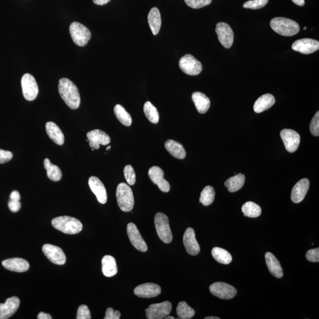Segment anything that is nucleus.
I'll return each instance as SVG.
<instances>
[{"instance_id":"f257e3e1","label":"nucleus","mask_w":319,"mask_h":319,"mask_svg":"<svg viewBox=\"0 0 319 319\" xmlns=\"http://www.w3.org/2000/svg\"><path fill=\"white\" fill-rule=\"evenodd\" d=\"M59 92L66 104L72 110L80 107V97L75 84L68 78H61L59 82Z\"/></svg>"},{"instance_id":"f03ea898","label":"nucleus","mask_w":319,"mask_h":319,"mask_svg":"<svg viewBox=\"0 0 319 319\" xmlns=\"http://www.w3.org/2000/svg\"><path fill=\"white\" fill-rule=\"evenodd\" d=\"M270 26L274 32L283 36H295L300 31L297 22L290 19L276 18L271 20Z\"/></svg>"},{"instance_id":"7ed1b4c3","label":"nucleus","mask_w":319,"mask_h":319,"mask_svg":"<svg viewBox=\"0 0 319 319\" xmlns=\"http://www.w3.org/2000/svg\"><path fill=\"white\" fill-rule=\"evenodd\" d=\"M52 224L58 230L69 235L80 233L83 228L79 220L68 216L55 218L52 220Z\"/></svg>"},{"instance_id":"20e7f679","label":"nucleus","mask_w":319,"mask_h":319,"mask_svg":"<svg viewBox=\"0 0 319 319\" xmlns=\"http://www.w3.org/2000/svg\"><path fill=\"white\" fill-rule=\"evenodd\" d=\"M117 202L121 211L128 212L132 211L134 199L132 190L125 183H121L117 186L116 192Z\"/></svg>"},{"instance_id":"39448f33","label":"nucleus","mask_w":319,"mask_h":319,"mask_svg":"<svg viewBox=\"0 0 319 319\" xmlns=\"http://www.w3.org/2000/svg\"><path fill=\"white\" fill-rule=\"evenodd\" d=\"M155 224L160 239L166 243L171 242L173 235L170 228L169 218L166 215L163 213H158L155 218Z\"/></svg>"},{"instance_id":"423d86ee","label":"nucleus","mask_w":319,"mask_h":319,"mask_svg":"<svg viewBox=\"0 0 319 319\" xmlns=\"http://www.w3.org/2000/svg\"><path fill=\"white\" fill-rule=\"evenodd\" d=\"M70 33L74 43L79 46H85L91 38L87 27L78 22H74L69 27Z\"/></svg>"},{"instance_id":"0eeeda50","label":"nucleus","mask_w":319,"mask_h":319,"mask_svg":"<svg viewBox=\"0 0 319 319\" xmlns=\"http://www.w3.org/2000/svg\"><path fill=\"white\" fill-rule=\"evenodd\" d=\"M179 67L184 74L196 76L202 71L201 63L194 56L190 54L184 55L179 61Z\"/></svg>"},{"instance_id":"6e6552de","label":"nucleus","mask_w":319,"mask_h":319,"mask_svg":"<svg viewBox=\"0 0 319 319\" xmlns=\"http://www.w3.org/2000/svg\"><path fill=\"white\" fill-rule=\"evenodd\" d=\"M21 83L24 99L29 101L35 100L39 94V87L35 78L29 74H24Z\"/></svg>"},{"instance_id":"1a4fd4ad","label":"nucleus","mask_w":319,"mask_h":319,"mask_svg":"<svg viewBox=\"0 0 319 319\" xmlns=\"http://www.w3.org/2000/svg\"><path fill=\"white\" fill-rule=\"evenodd\" d=\"M172 309V305L169 301L163 303L150 305L145 309L146 317L148 319H162L169 315Z\"/></svg>"},{"instance_id":"9d476101","label":"nucleus","mask_w":319,"mask_h":319,"mask_svg":"<svg viewBox=\"0 0 319 319\" xmlns=\"http://www.w3.org/2000/svg\"><path fill=\"white\" fill-rule=\"evenodd\" d=\"M209 290L213 295L226 300L233 299L237 293L236 288L222 282H215L210 285Z\"/></svg>"},{"instance_id":"9b49d317","label":"nucleus","mask_w":319,"mask_h":319,"mask_svg":"<svg viewBox=\"0 0 319 319\" xmlns=\"http://www.w3.org/2000/svg\"><path fill=\"white\" fill-rule=\"evenodd\" d=\"M215 31L221 44L226 49L230 48L234 42V32L230 26L223 22H219L217 24Z\"/></svg>"},{"instance_id":"f8f14e48","label":"nucleus","mask_w":319,"mask_h":319,"mask_svg":"<svg viewBox=\"0 0 319 319\" xmlns=\"http://www.w3.org/2000/svg\"><path fill=\"white\" fill-rule=\"evenodd\" d=\"M280 137L285 149L289 153L295 152L300 142V136L295 130L284 129L281 131Z\"/></svg>"},{"instance_id":"ddd939ff","label":"nucleus","mask_w":319,"mask_h":319,"mask_svg":"<svg viewBox=\"0 0 319 319\" xmlns=\"http://www.w3.org/2000/svg\"><path fill=\"white\" fill-rule=\"evenodd\" d=\"M43 253L53 264L63 265L66 262V256L61 249L57 246L45 244L42 248Z\"/></svg>"},{"instance_id":"4468645a","label":"nucleus","mask_w":319,"mask_h":319,"mask_svg":"<svg viewBox=\"0 0 319 319\" xmlns=\"http://www.w3.org/2000/svg\"><path fill=\"white\" fill-rule=\"evenodd\" d=\"M292 49L302 54L309 55L319 49V42L312 39H302L296 40L292 44Z\"/></svg>"},{"instance_id":"2eb2a0df","label":"nucleus","mask_w":319,"mask_h":319,"mask_svg":"<svg viewBox=\"0 0 319 319\" xmlns=\"http://www.w3.org/2000/svg\"><path fill=\"white\" fill-rule=\"evenodd\" d=\"M127 234L130 242L137 250L141 252L147 251L146 243L142 239L140 233L136 225L133 223H128L127 225Z\"/></svg>"},{"instance_id":"dca6fc26","label":"nucleus","mask_w":319,"mask_h":319,"mask_svg":"<svg viewBox=\"0 0 319 319\" xmlns=\"http://www.w3.org/2000/svg\"><path fill=\"white\" fill-rule=\"evenodd\" d=\"M148 176L151 180L157 185L161 191L167 193L170 190L169 183L164 178V172L160 167L153 166L148 171Z\"/></svg>"},{"instance_id":"f3484780","label":"nucleus","mask_w":319,"mask_h":319,"mask_svg":"<svg viewBox=\"0 0 319 319\" xmlns=\"http://www.w3.org/2000/svg\"><path fill=\"white\" fill-rule=\"evenodd\" d=\"M161 292V287L152 282L140 285L134 290V294L141 298H155L160 295Z\"/></svg>"},{"instance_id":"a211bd4d","label":"nucleus","mask_w":319,"mask_h":319,"mask_svg":"<svg viewBox=\"0 0 319 319\" xmlns=\"http://www.w3.org/2000/svg\"><path fill=\"white\" fill-rule=\"evenodd\" d=\"M183 243L187 253L191 256H197L200 253V246L196 239L194 229L188 228L184 232Z\"/></svg>"},{"instance_id":"6ab92c4d","label":"nucleus","mask_w":319,"mask_h":319,"mask_svg":"<svg viewBox=\"0 0 319 319\" xmlns=\"http://www.w3.org/2000/svg\"><path fill=\"white\" fill-rule=\"evenodd\" d=\"M89 146L99 149L100 145H106L110 143L111 139L107 134L102 130H94L87 133Z\"/></svg>"},{"instance_id":"aec40b11","label":"nucleus","mask_w":319,"mask_h":319,"mask_svg":"<svg viewBox=\"0 0 319 319\" xmlns=\"http://www.w3.org/2000/svg\"><path fill=\"white\" fill-rule=\"evenodd\" d=\"M88 184L92 192L94 193L97 200L101 204H105L107 201V194L104 185L100 179L92 176L89 179Z\"/></svg>"},{"instance_id":"412c9836","label":"nucleus","mask_w":319,"mask_h":319,"mask_svg":"<svg viewBox=\"0 0 319 319\" xmlns=\"http://www.w3.org/2000/svg\"><path fill=\"white\" fill-rule=\"evenodd\" d=\"M309 180L307 179H302L293 187L291 198L295 203H300L303 201L309 190Z\"/></svg>"},{"instance_id":"4be33fe9","label":"nucleus","mask_w":319,"mask_h":319,"mask_svg":"<svg viewBox=\"0 0 319 319\" xmlns=\"http://www.w3.org/2000/svg\"><path fill=\"white\" fill-rule=\"evenodd\" d=\"M19 299L12 297L7 299L5 303L0 304V319H7L12 316L19 309Z\"/></svg>"},{"instance_id":"5701e85b","label":"nucleus","mask_w":319,"mask_h":319,"mask_svg":"<svg viewBox=\"0 0 319 319\" xmlns=\"http://www.w3.org/2000/svg\"><path fill=\"white\" fill-rule=\"evenodd\" d=\"M2 264L7 270L18 273H23L29 269L30 265L23 259L14 258L5 259Z\"/></svg>"},{"instance_id":"b1692460","label":"nucleus","mask_w":319,"mask_h":319,"mask_svg":"<svg viewBox=\"0 0 319 319\" xmlns=\"http://www.w3.org/2000/svg\"><path fill=\"white\" fill-rule=\"evenodd\" d=\"M266 264L270 273L276 278L280 279L283 276V270L280 263L274 255L267 252L265 255Z\"/></svg>"},{"instance_id":"393cba45","label":"nucleus","mask_w":319,"mask_h":319,"mask_svg":"<svg viewBox=\"0 0 319 319\" xmlns=\"http://www.w3.org/2000/svg\"><path fill=\"white\" fill-rule=\"evenodd\" d=\"M276 100L273 95L267 94L262 95L255 102L254 110L256 113H261L269 110L275 103Z\"/></svg>"},{"instance_id":"a878e982","label":"nucleus","mask_w":319,"mask_h":319,"mask_svg":"<svg viewBox=\"0 0 319 319\" xmlns=\"http://www.w3.org/2000/svg\"><path fill=\"white\" fill-rule=\"evenodd\" d=\"M46 130L47 135L56 144L63 145L65 142V137L60 128L55 123L50 121L46 123Z\"/></svg>"},{"instance_id":"bb28decb","label":"nucleus","mask_w":319,"mask_h":319,"mask_svg":"<svg viewBox=\"0 0 319 319\" xmlns=\"http://www.w3.org/2000/svg\"><path fill=\"white\" fill-rule=\"evenodd\" d=\"M192 100L199 113L205 114L209 110L211 101L205 94L200 92H195L192 94Z\"/></svg>"},{"instance_id":"cd10ccee","label":"nucleus","mask_w":319,"mask_h":319,"mask_svg":"<svg viewBox=\"0 0 319 319\" xmlns=\"http://www.w3.org/2000/svg\"><path fill=\"white\" fill-rule=\"evenodd\" d=\"M148 22L154 35L158 34L160 30L161 19L160 13L157 7H153L148 15Z\"/></svg>"},{"instance_id":"c85d7f7f","label":"nucleus","mask_w":319,"mask_h":319,"mask_svg":"<svg viewBox=\"0 0 319 319\" xmlns=\"http://www.w3.org/2000/svg\"><path fill=\"white\" fill-rule=\"evenodd\" d=\"M102 270L103 275L107 278L116 275L118 270L116 259L111 256L103 257L102 259Z\"/></svg>"},{"instance_id":"c756f323","label":"nucleus","mask_w":319,"mask_h":319,"mask_svg":"<svg viewBox=\"0 0 319 319\" xmlns=\"http://www.w3.org/2000/svg\"><path fill=\"white\" fill-rule=\"evenodd\" d=\"M165 147L168 152L174 158L179 159H184L186 158V153L182 145L179 142L169 140L165 143Z\"/></svg>"},{"instance_id":"7c9ffc66","label":"nucleus","mask_w":319,"mask_h":319,"mask_svg":"<svg viewBox=\"0 0 319 319\" xmlns=\"http://www.w3.org/2000/svg\"><path fill=\"white\" fill-rule=\"evenodd\" d=\"M245 176L241 173L229 178L225 182V187L228 191L233 193L239 191L244 185Z\"/></svg>"},{"instance_id":"2f4dec72","label":"nucleus","mask_w":319,"mask_h":319,"mask_svg":"<svg viewBox=\"0 0 319 319\" xmlns=\"http://www.w3.org/2000/svg\"><path fill=\"white\" fill-rule=\"evenodd\" d=\"M44 167L47 170V177L50 180L54 181L60 180L61 177H62V173H61L60 167L52 164L48 159H44Z\"/></svg>"},{"instance_id":"473e14b6","label":"nucleus","mask_w":319,"mask_h":319,"mask_svg":"<svg viewBox=\"0 0 319 319\" xmlns=\"http://www.w3.org/2000/svg\"><path fill=\"white\" fill-rule=\"evenodd\" d=\"M212 257L220 264L227 265L230 264L232 257L228 251L219 247H215L212 250Z\"/></svg>"},{"instance_id":"72a5a7b5","label":"nucleus","mask_w":319,"mask_h":319,"mask_svg":"<svg viewBox=\"0 0 319 319\" xmlns=\"http://www.w3.org/2000/svg\"><path fill=\"white\" fill-rule=\"evenodd\" d=\"M242 211L244 217L255 218L261 214V208L253 201H247L242 207Z\"/></svg>"},{"instance_id":"f704fd0d","label":"nucleus","mask_w":319,"mask_h":319,"mask_svg":"<svg viewBox=\"0 0 319 319\" xmlns=\"http://www.w3.org/2000/svg\"><path fill=\"white\" fill-rule=\"evenodd\" d=\"M114 113L117 119L123 125L130 127L132 124V118L122 105L119 104L116 105L114 107Z\"/></svg>"},{"instance_id":"c9c22d12","label":"nucleus","mask_w":319,"mask_h":319,"mask_svg":"<svg viewBox=\"0 0 319 319\" xmlns=\"http://www.w3.org/2000/svg\"><path fill=\"white\" fill-rule=\"evenodd\" d=\"M176 312L179 318L181 319H192L195 315L194 309L190 307L185 301H180L179 303Z\"/></svg>"},{"instance_id":"e433bc0d","label":"nucleus","mask_w":319,"mask_h":319,"mask_svg":"<svg viewBox=\"0 0 319 319\" xmlns=\"http://www.w3.org/2000/svg\"><path fill=\"white\" fill-rule=\"evenodd\" d=\"M215 192L214 187L206 186L201 192L199 201L204 206L211 205L215 200Z\"/></svg>"},{"instance_id":"4c0bfd02","label":"nucleus","mask_w":319,"mask_h":319,"mask_svg":"<svg viewBox=\"0 0 319 319\" xmlns=\"http://www.w3.org/2000/svg\"><path fill=\"white\" fill-rule=\"evenodd\" d=\"M144 112L145 116L153 124H158L159 121V112L152 103L149 101L145 103Z\"/></svg>"},{"instance_id":"58836bf2","label":"nucleus","mask_w":319,"mask_h":319,"mask_svg":"<svg viewBox=\"0 0 319 319\" xmlns=\"http://www.w3.org/2000/svg\"><path fill=\"white\" fill-rule=\"evenodd\" d=\"M124 174L128 184L130 186L134 185L136 183V176L133 167L131 165H127L124 167Z\"/></svg>"},{"instance_id":"ea45409f","label":"nucleus","mask_w":319,"mask_h":319,"mask_svg":"<svg viewBox=\"0 0 319 319\" xmlns=\"http://www.w3.org/2000/svg\"><path fill=\"white\" fill-rule=\"evenodd\" d=\"M268 2V0H250L243 4V7L253 10L260 9L265 7Z\"/></svg>"},{"instance_id":"a19ab883","label":"nucleus","mask_w":319,"mask_h":319,"mask_svg":"<svg viewBox=\"0 0 319 319\" xmlns=\"http://www.w3.org/2000/svg\"><path fill=\"white\" fill-rule=\"evenodd\" d=\"M184 1L189 7L197 9L209 5L212 0H184Z\"/></svg>"},{"instance_id":"79ce46f5","label":"nucleus","mask_w":319,"mask_h":319,"mask_svg":"<svg viewBox=\"0 0 319 319\" xmlns=\"http://www.w3.org/2000/svg\"><path fill=\"white\" fill-rule=\"evenodd\" d=\"M310 133L315 137L319 136V112L318 111L313 117L310 124Z\"/></svg>"},{"instance_id":"37998d69","label":"nucleus","mask_w":319,"mask_h":319,"mask_svg":"<svg viewBox=\"0 0 319 319\" xmlns=\"http://www.w3.org/2000/svg\"><path fill=\"white\" fill-rule=\"evenodd\" d=\"M77 319H90L91 315L87 306L81 305L78 310Z\"/></svg>"},{"instance_id":"c03bdc74","label":"nucleus","mask_w":319,"mask_h":319,"mask_svg":"<svg viewBox=\"0 0 319 319\" xmlns=\"http://www.w3.org/2000/svg\"><path fill=\"white\" fill-rule=\"evenodd\" d=\"M306 257L309 261L318 262L319 261V248L312 249V250L308 251L306 254Z\"/></svg>"},{"instance_id":"a18cd8bd","label":"nucleus","mask_w":319,"mask_h":319,"mask_svg":"<svg viewBox=\"0 0 319 319\" xmlns=\"http://www.w3.org/2000/svg\"><path fill=\"white\" fill-rule=\"evenodd\" d=\"M121 317V313L119 310L114 311L113 308L109 307L106 309L105 319H120Z\"/></svg>"},{"instance_id":"49530a36","label":"nucleus","mask_w":319,"mask_h":319,"mask_svg":"<svg viewBox=\"0 0 319 319\" xmlns=\"http://www.w3.org/2000/svg\"><path fill=\"white\" fill-rule=\"evenodd\" d=\"M13 158V154L9 151L0 149V164L9 161Z\"/></svg>"},{"instance_id":"de8ad7c7","label":"nucleus","mask_w":319,"mask_h":319,"mask_svg":"<svg viewBox=\"0 0 319 319\" xmlns=\"http://www.w3.org/2000/svg\"><path fill=\"white\" fill-rule=\"evenodd\" d=\"M8 205L10 211L13 212H18L21 208V203L20 201L10 200Z\"/></svg>"},{"instance_id":"09e8293b","label":"nucleus","mask_w":319,"mask_h":319,"mask_svg":"<svg viewBox=\"0 0 319 319\" xmlns=\"http://www.w3.org/2000/svg\"><path fill=\"white\" fill-rule=\"evenodd\" d=\"M10 200L20 201V195L19 192L17 190L12 192L10 196Z\"/></svg>"},{"instance_id":"8fccbe9b","label":"nucleus","mask_w":319,"mask_h":319,"mask_svg":"<svg viewBox=\"0 0 319 319\" xmlns=\"http://www.w3.org/2000/svg\"><path fill=\"white\" fill-rule=\"evenodd\" d=\"M38 319H52V318L51 317V316H50L49 314H47V313H44V312H40L38 315Z\"/></svg>"},{"instance_id":"3c124183","label":"nucleus","mask_w":319,"mask_h":319,"mask_svg":"<svg viewBox=\"0 0 319 319\" xmlns=\"http://www.w3.org/2000/svg\"><path fill=\"white\" fill-rule=\"evenodd\" d=\"M111 0H93L95 4L99 5H103L107 4Z\"/></svg>"},{"instance_id":"603ef678","label":"nucleus","mask_w":319,"mask_h":319,"mask_svg":"<svg viewBox=\"0 0 319 319\" xmlns=\"http://www.w3.org/2000/svg\"><path fill=\"white\" fill-rule=\"evenodd\" d=\"M292 1L299 6H303L305 4L304 0H292Z\"/></svg>"},{"instance_id":"864d4df0","label":"nucleus","mask_w":319,"mask_h":319,"mask_svg":"<svg viewBox=\"0 0 319 319\" xmlns=\"http://www.w3.org/2000/svg\"><path fill=\"white\" fill-rule=\"evenodd\" d=\"M205 319H220V318L215 317V316H208V317L205 318Z\"/></svg>"},{"instance_id":"5fc2aeb1","label":"nucleus","mask_w":319,"mask_h":319,"mask_svg":"<svg viewBox=\"0 0 319 319\" xmlns=\"http://www.w3.org/2000/svg\"><path fill=\"white\" fill-rule=\"evenodd\" d=\"M164 319H175V318L173 317V316H170L168 315Z\"/></svg>"},{"instance_id":"6e6d98bb","label":"nucleus","mask_w":319,"mask_h":319,"mask_svg":"<svg viewBox=\"0 0 319 319\" xmlns=\"http://www.w3.org/2000/svg\"><path fill=\"white\" fill-rule=\"evenodd\" d=\"M111 146H108L107 148H106V150H110V148H111Z\"/></svg>"},{"instance_id":"4d7b16f0","label":"nucleus","mask_w":319,"mask_h":319,"mask_svg":"<svg viewBox=\"0 0 319 319\" xmlns=\"http://www.w3.org/2000/svg\"><path fill=\"white\" fill-rule=\"evenodd\" d=\"M306 29H307V27H304V30H306Z\"/></svg>"}]
</instances>
